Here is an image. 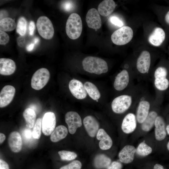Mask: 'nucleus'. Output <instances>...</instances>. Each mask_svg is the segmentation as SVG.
<instances>
[{
    "mask_svg": "<svg viewBox=\"0 0 169 169\" xmlns=\"http://www.w3.org/2000/svg\"><path fill=\"white\" fill-rule=\"evenodd\" d=\"M82 64L84 69L90 73L100 74L108 71L106 62L97 57L88 56L83 60Z\"/></svg>",
    "mask_w": 169,
    "mask_h": 169,
    "instance_id": "nucleus-1",
    "label": "nucleus"
},
{
    "mask_svg": "<svg viewBox=\"0 0 169 169\" xmlns=\"http://www.w3.org/2000/svg\"><path fill=\"white\" fill-rule=\"evenodd\" d=\"M66 32L68 37L76 39L80 36L82 30L81 18L77 13L71 14L68 17L66 24Z\"/></svg>",
    "mask_w": 169,
    "mask_h": 169,
    "instance_id": "nucleus-2",
    "label": "nucleus"
},
{
    "mask_svg": "<svg viewBox=\"0 0 169 169\" xmlns=\"http://www.w3.org/2000/svg\"><path fill=\"white\" fill-rule=\"evenodd\" d=\"M133 34V30L131 27L123 26L114 32L111 36V40L116 45H124L131 41Z\"/></svg>",
    "mask_w": 169,
    "mask_h": 169,
    "instance_id": "nucleus-3",
    "label": "nucleus"
},
{
    "mask_svg": "<svg viewBox=\"0 0 169 169\" xmlns=\"http://www.w3.org/2000/svg\"><path fill=\"white\" fill-rule=\"evenodd\" d=\"M37 29L40 35L46 39H50L54 34L53 25L50 20L47 17L42 16L37 19Z\"/></svg>",
    "mask_w": 169,
    "mask_h": 169,
    "instance_id": "nucleus-4",
    "label": "nucleus"
},
{
    "mask_svg": "<svg viewBox=\"0 0 169 169\" xmlns=\"http://www.w3.org/2000/svg\"><path fill=\"white\" fill-rule=\"evenodd\" d=\"M48 70L41 68L37 70L33 74L31 80L32 88L36 90L42 89L46 84L50 78Z\"/></svg>",
    "mask_w": 169,
    "mask_h": 169,
    "instance_id": "nucleus-5",
    "label": "nucleus"
},
{
    "mask_svg": "<svg viewBox=\"0 0 169 169\" xmlns=\"http://www.w3.org/2000/svg\"><path fill=\"white\" fill-rule=\"evenodd\" d=\"M132 103L131 96L122 95L115 98L111 103V108L113 111L117 114H121L127 110Z\"/></svg>",
    "mask_w": 169,
    "mask_h": 169,
    "instance_id": "nucleus-6",
    "label": "nucleus"
},
{
    "mask_svg": "<svg viewBox=\"0 0 169 169\" xmlns=\"http://www.w3.org/2000/svg\"><path fill=\"white\" fill-rule=\"evenodd\" d=\"M167 73L166 69L163 67H159L155 70L154 84L158 90H164L168 88L169 82L166 78Z\"/></svg>",
    "mask_w": 169,
    "mask_h": 169,
    "instance_id": "nucleus-7",
    "label": "nucleus"
},
{
    "mask_svg": "<svg viewBox=\"0 0 169 169\" xmlns=\"http://www.w3.org/2000/svg\"><path fill=\"white\" fill-rule=\"evenodd\" d=\"M65 121L68 126L69 131L71 134L75 133L77 128L82 125L80 115L75 111L67 112L65 115Z\"/></svg>",
    "mask_w": 169,
    "mask_h": 169,
    "instance_id": "nucleus-8",
    "label": "nucleus"
},
{
    "mask_svg": "<svg viewBox=\"0 0 169 169\" xmlns=\"http://www.w3.org/2000/svg\"><path fill=\"white\" fill-rule=\"evenodd\" d=\"M56 124V116L54 113L52 112L45 113L42 120L43 133L46 136L50 135L54 130Z\"/></svg>",
    "mask_w": 169,
    "mask_h": 169,
    "instance_id": "nucleus-9",
    "label": "nucleus"
},
{
    "mask_svg": "<svg viewBox=\"0 0 169 169\" xmlns=\"http://www.w3.org/2000/svg\"><path fill=\"white\" fill-rule=\"evenodd\" d=\"M69 87L72 94L76 99L82 100L86 97L87 92L84 85L80 81L75 79L71 80Z\"/></svg>",
    "mask_w": 169,
    "mask_h": 169,
    "instance_id": "nucleus-10",
    "label": "nucleus"
},
{
    "mask_svg": "<svg viewBox=\"0 0 169 169\" xmlns=\"http://www.w3.org/2000/svg\"><path fill=\"white\" fill-rule=\"evenodd\" d=\"M86 21L88 27L95 30L100 28L101 20L100 14L97 9L91 8L88 11L86 16Z\"/></svg>",
    "mask_w": 169,
    "mask_h": 169,
    "instance_id": "nucleus-11",
    "label": "nucleus"
},
{
    "mask_svg": "<svg viewBox=\"0 0 169 169\" xmlns=\"http://www.w3.org/2000/svg\"><path fill=\"white\" fill-rule=\"evenodd\" d=\"M15 93V89L11 85H6L2 89L0 93V107L8 105L13 100Z\"/></svg>",
    "mask_w": 169,
    "mask_h": 169,
    "instance_id": "nucleus-12",
    "label": "nucleus"
},
{
    "mask_svg": "<svg viewBox=\"0 0 169 169\" xmlns=\"http://www.w3.org/2000/svg\"><path fill=\"white\" fill-rule=\"evenodd\" d=\"M151 56L147 51H143L138 57L136 63V67L141 73H148L150 66Z\"/></svg>",
    "mask_w": 169,
    "mask_h": 169,
    "instance_id": "nucleus-13",
    "label": "nucleus"
},
{
    "mask_svg": "<svg viewBox=\"0 0 169 169\" xmlns=\"http://www.w3.org/2000/svg\"><path fill=\"white\" fill-rule=\"evenodd\" d=\"M83 123L88 135L91 137H95L99 128V123L96 118L92 115L87 116L84 118Z\"/></svg>",
    "mask_w": 169,
    "mask_h": 169,
    "instance_id": "nucleus-14",
    "label": "nucleus"
},
{
    "mask_svg": "<svg viewBox=\"0 0 169 169\" xmlns=\"http://www.w3.org/2000/svg\"><path fill=\"white\" fill-rule=\"evenodd\" d=\"M136 149L132 145L125 146L120 152L118 157L120 161L123 163L128 164L133 161Z\"/></svg>",
    "mask_w": 169,
    "mask_h": 169,
    "instance_id": "nucleus-15",
    "label": "nucleus"
},
{
    "mask_svg": "<svg viewBox=\"0 0 169 169\" xmlns=\"http://www.w3.org/2000/svg\"><path fill=\"white\" fill-rule=\"evenodd\" d=\"M8 144L9 148L14 152L17 153L21 150L22 139L19 132L14 131L10 133L8 138Z\"/></svg>",
    "mask_w": 169,
    "mask_h": 169,
    "instance_id": "nucleus-16",
    "label": "nucleus"
},
{
    "mask_svg": "<svg viewBox=\"0 0 169 169\" xmlns=\"http://www.w3.org/2000/svg\"><path fill=\"white\" fill-rule=\"evenodd\" d=\"M129 81V76L128 71L124 69L115 77L114 83L115 89L121 91L124 89L127 86Z\"/></svg>",
    "mask_w": 169,
    "mask_h": 169,
    "instance_id": "nucleus-17",
    "label": "nucleus"
},
{
    "mask_svg": "<svg viewBox=\"0 0 169 169\" xmlns=\"http://www.w3.org/2000/svg\"><path fill=\"white\" fill-rule=\"evenodd\" d=\"M14 61L8 58L0 59V74L4 75H9L13 74L16 69Z\"/></svg>",
    "mask_w": 169,
    "mask_h": 169,
    "instance_id": "nucleus-18",
    "label": "nucleus"
},
{
    "mask_svg": "<svg viewBox=\"0 0 169 169\" xmlns=\"http://www.w3.org/2000/svg\"><path fill=\"white\" fill-rule=\"evenodd\" d=\"M136 127V117L134 114L129 113L124 118L121 124V129L126 134L133 132Z\"/></svg>",
    "mask_w": 169,
    "mask_h": 169,
    "instance_id": "nucleus-19",
    "label": "nucleus"
},
{
    "mask_svg": "<svg viewBox=\"0 0 169 169\" xmlns=\"http://www.w3.org/2000/svg\"><path fill=\"white\" fill-rule=\"evenodd\" d=\"M96 138L100 140L99 142V146L102 150H107L110 149L112 145V141L103 129L99 130L96 134Z\"/></svg>",
    "mask_w": 169,
    "mask_h": 169,
    "instance_id": "nucleus-20",
    "label": "nucleus"
},
{
    "mask_svg": "<svg viewBox=\"0 0 169 169\" xmlns=\"http://www.w3.org/2000/svg\"><path fill=\"white\" fill-rule=\"evenodd\" d=\"M155 136L156 140L161 141L163 140L166 136L165 125L164 120L161 116H157L154 124Z\"/></svg>",
    "mask_w": 169,
    "mask_h": 169,
    "instance_id": "nucleus-21",
    "label": "nucleus"
},
{
    "mask_svg": "<svg viewBox=\"0 0 169 169\" xmlns=\"http://www.w3.org/2000/svg\"><path fill=\"white\" fill-rule=\"evenodd\" d=\"M165 38V33L163 30L159 27L155 28L150 35L148 40L152 45L158 46L163 42Z\"/></svg>",
    "mask_w": 169,
    "mask_h": 169,
    "instance_id": "nucleus-22",
    "label": "nucleus"
},
{
    "mask_svg": "<svg viewBox=\"0 0 169 169\" xmlns=\"http://www.w3.org/2000/svg\"><path fill=\"white\" fill-rule=\"evenodd\" d=\"M116 6L113 0H104L99 5L98 11L103 16L106 17L110 14L114 10Z\"/></svg>",
    "mask_w": 169,
    "mask_h": 169,
    "instance_id": "nucleus-23",
    "label": "nucleus"
},
{
    "mask_svg": "<svg viewBox=\"0 0 169 169\" xmlns=\"http://www.w3.org/2000/svg\"><path fill=\"white\" fill-rule=\"evenodd\" d=\"M150 108V104L148 101H140L136 112V119L139 123H142L144 121L149 113Z\"/></svg>",
    "mask_w": 169,
    "mask_h": 169,
    "instance_id": "nucleus-24",
    "label": "nucleus"
},
{
    "mask_svg": "<svg viewBox=\"0 0 169 169\" xmlns=\"http://www.w3.org/2000/svg\"><path fill=\"white\" fill-rule=\"evenodd\" d=\"M67 128L63 125L57 126L52 133L50 140L53 142H57L65 138L68 134Z\"/></svg>",
    "mask_w": 169,
    "mask_h": 169,
    "instance_id": "nucleus-25",
    "label": "nucleus"
},
{
    "mask_svg": "<svg viewBox=\"0 0 169 169\" xmlns=\"http://www.w3.org/2000/svg\"><path fill=\"white\" fill-rule=\"evenodd\" d=\"M157 116V113L155 111H151L149 112L144 121L142 123L141 125L142 129L145 131H150L154 125Z\"/></svg>",
    "mask_w": 169,
    "mask_h": 169,
    "instance_id": "nucleus-26",
    "label": "nucleus"
},
{
    "mask_svg": "<svg viewBox=\"0 0 169 169\" xmlns=\"http://www.w3.org/2000/svg\"><path fill=\"white\" fill-rule=\"evenodd\" d=\"M110 159L104 154L97 155L94 160L95 167L98 169L107 167L111 163Z\"/></svg>",
    "mask_w": 169,
    "mask_h": 169,
    "instance_id": "nucleus-27",
    "label": "nucleus"
},
{
    "mask_svg": "<svg viewBox=\"0 0 169 169\" xmlns=\"http://www.w3.org/2000/svg\"><path fill=\"white\" fill-rule=\"evenodd\" d=\"M87 93L93 100H98L100 97V94L97 87L91 82L87 81L84 84Z\"/></svg>",
    "mask_w": 169,
    "mask_h": 169,
    "instance_id": "nucleus-28",
    "label": "nucleus"
},
{
    "mask_svg": "<svg viewBox=\"0 0 169 169\" xmlns=\"http://www.w3.org/2000/svg\"><path fill=\"white\" fill-rule=\"evenodd\" d=\"M15 21L12 18L7 17L0 21V29L4 31H11L16 27Z\"/></svg>",
    "mask_w": 169,
    "mask_h": 169,
    "instance_id": "nucleus-29",
    "label": "nucleus"
},
{
    "mask_svg": "<svg viewBox=\"0 0 169 169\" xmlns=\"http://www.w3.org/2000/svg\"><path fill=\"white\" fill-rule=\"evenodd\" d=\"M23 116L28 126L30 128L33 127L36 118V114L32 109L26 108L23 112Z\"/></svg>",
    "mask_w": 169,
    "mask_h": 169,
    "instance_id": "nucleus-30",
    "label": "nucleus"
},
{
    "mask_svg": "<svg viewBox=\"0 0 169 169\" xmlns=\"http://www.w3.org/2000/svg\"><path fill=\"white\" fill-rule=\"evenodd\" d=\"M152 151V149L145 142L140 143L136 149V152L139 155L145 156L149 155Z\"/></svg>",
    "mask_w": 169,
    "mask_h": 169,
    "instance_id": "nucleus-31",
    "label": "nucleus"
},
{
    "mask_svg": "<svg viewBox=\"0 0 169 169\" xmlns=\"http://www.w3.org/2000/svg\"><path fill=\"white\" fill-rule=\"evenodd\" d=\"M27 27V21L26 19L23 17H20L17 25V32L20 36H24L26 32Z\"/></svg>",
    "mask_w": 169,
    "mask_h": 169,
    "instance_id": "nucleus-32",
    "label": "nucleus"
},
{
    "mask_svg": "<svg viewBox=\"0 0 169 169\" xmlns=\"http://www.w3.org/2000/svg\"><path fill=\"white\" fill-rule=\"evenodd\" d=\"M61 159L63 161H70L75 159L77 154L74 152L62 150L58 152Z\"/></svg>",
    "mask_w": 169,
    "mask_h": 169,
    "instance_id": "nucleus-33",
    "label": "nucleus"
},
{
    "mask_svg": "<svg viewBox=\"0 0 169 169\" xmlns=\"http://www.w3.org/2000/svg\"><path fill=\"white\" fill-rule=\"evenodd\" d=\"M42 128V120L40 118H38L33 127L32 131L33 136L34 138L39 139L41 136V130Z\"/></svg>",
    "mask_w": 169,
    "mask_h": 169,
    "instance_id": "nucleus-34",
    "label": "nucleus"
},
{
    "mask_svg": "<svg viewBox=\"0 0 169 169\" xmlns=\"http://www.w3.org/2000/svg\"><path fill=\"white\" fill-rule=\"evenodd\" d=\"M62 8L65 11L69 12L73 10L75 7L74 2L71 0L64 1L61 4Z\"/></svg>",
    "mask_w": 169,
    "mask_h": 169,
    "instance_id": "nucleus-35",
    "label": "nucleus"
},
{
    "mask_svg": "<svg viewBox=\"0 0 169 169\" xmlns=\"http://www.w3.org/2000/svg\"><path fill=\"white\" fill-rule=\"evenodd\" d=\"M81 162L79 161H74L69 164L61 167L59 169H81Z\"/></svg>",
    "mask_w": 169,
    "mask_h": 169,
    "instance_id": "nucleus-36",
    "label": "nucleus"
},
{
    "mask_svg": "<svg viewBox=\"0 0 169 169\" xmlns=\"http://www.w3.org/2000/svg\"><path fill=\"white\" fill-rule=\"evenodd\" d=\"M9 40V37L5 32L0 30V44L3 45L7 44Z\"/></svg>",
    "mask_w": 169,
    "mask_h": 169,
    "instance_id": "nucleus-37",
    "label": "nucleus"
},
{
    "mask_svg": "<svg viewBox=\"0 0 169 169\" xmlns=\"http://www.w3.org/2000/svg\"><path fill=\"white\" fill-rule=\"evenodd\" d=\"M109 19L110 22L115 26L122 27L124 25L122 20L116 16H111Z\"/></svg>",
    "mask_w": 169,
    "mask_h": 169,
    "instance_id": "nucleus-38",
    "label": "nucleus"
},
{
    "mask_svg": "<svg viewBox=\"0 0 169 169\" xmlns=\"http://www.w3.org/2000/svg\"><path fill=\"white\" fill-rule=\"evenodd\" d=\"M122 167V165L121 163L118 161H114L110 164L107 169H121Z\"/></svg>",
    "mask_w": 169,
    "mask_h": 169,
    "instance_id": "nucleus-39",
    "label": "nucleus"
},
{
    "mask_svg": "<svg viewBox=\"0 0 169 169\" xmlns=\"http://www.w3.org/2000/svg\"><path fill=\"white\" fill-rule=\"evenodd\" d=\"M23 138L28 140H30L33 137L32 132L28 129H25L23 132Z\"/></svg>",
    "mask_w": 169,
    "mask_h": 169,
    "instance_id": "nucleus-40",
    "label": "nucleus"
},
{
    "mask_svg": "<svg viewBox=\"0 0 169 169\" xmlns=\"http://www.w3.org/2000/svg\"><path fill=\"white\" fill-rule=\"evenodd\" d=\"M17 41L18 45L20 47H23L26 42L25 38L24 36H19L18 38Z\"/></svg>",
    "mask_w": 169,
    "mask_h": 169,
    "instance_id": "nucleus-41",
    "label": "nucleus"
},
{
    "mask_svg": "<svg viewBox=\"0 0 169 169\" xmlns=\"http://www.w3.org/2000/svg\"><path fill=\"white\" fill-rule=\"evenodd\" d=\"M29 33L30 35H33L35 29V25L33 21H30L29 24Z\"/></svg>",
    "mask_w": 169,
    "mask_h": 169,
    "instance_id": "nucleus-42",
    "label": "nucleus"
},
{
    "mask_svg": "<svg viewBox=\"0 0 169 169\" xmlns=\"http://www.w3.org/2000/svg\"><path fill=\"white\" fill-rule=\"evenodd\" d=\"M0 169H9L8 164L4 161L0 160Z\"/></svg>",
    "mask_w": 169,
    "mask_h": 169,
    "instance_id": "nucleus-43",
    "label": "nucleus"
},
{
    "mask_svg": "<svg viewBox=\"0 0 169 169\" xmlns=\"http://www.w3.org/2000/svg\"><path fill=\"white\" fill-rule=\"evenodd\" d=\"M0 20L7 17L8 15L7 12L3 10H1L0 11Z\"/></svg>",
    "mask_w": 169,
    "mask_h": 169,
    "instance_id": "nucleus-44",
    "label": "nucleus"
},
{
    "mask_svg": "<svg viewBox=\"0 0 169 169\" xmlns=\"http://www.w3.org/2000/svg\"><path fill=\"white\" fill-rule=\"evenodd\" d=\"M35 44L33 43H32L28 44L26 46V49L27 51H31L34 49Z\"/></svg>",
    "mask_w": 169,
    "mask_h": 169,
    "instance_id": "nucleus-45",
    "label": "nucleus"
},
{
    "mask_svg": "<svg viewBox=\"0 0 169 169\" xmlns=\"http://www.w3.org/2000/svg\"><path fill=\"white\" fill-rule=\"evenodd\" d=\"M6 138V136L4 134L1 133H0V143L1 144L3 143Z\"/></svg>",
    "mask_w": 169,
    "mask_h": 169,
    "instance_id": "nucleus-46",
    "label": "nucleus"
},
{
    "mask_svg": "<svg viewBox=\"0 0 169 169\" xmlns=\"http://www.w3.org/2000/svg\"><path fill=\"white\" fill-rule=\"evenodd\" d=\"M154 169H165L163 166L161 164H156L153 167Z\"/></svg>",
    "mask_w": 169,
    "mask_h": 169,
    "instance_id": "nucleus-47",
    "label": "nucleus"
},
{
    "mask_svg": "<svg viewBox=\"0 0 169 169\" xmlns=\"http://www.w3.org/2000/svg\"><path fill=\"white\" fill-rule=\"evenodd\" d=\"M165 20L166 22L169 24V11L165 15Z\"/></svg>",
    "mask_w": 169,
    "mask_h": 169,
    "instance_id": "nucleus-48",
    "label": "nucleus"
},
{
    "mask_svg": "<svg viewBox=\"0 0 169 169\" xmlns=\"http://www.w3.org/2000/svg\"><path fill=\"white\" fill-rule=\"evenodd\" d=\"M39 41V38L38 37H35L33 39V43L35 45L36 44H38Z\"/></svg>",
    "mask_w": 169,
    "mask_h": 169,
    "instance_id": "nucleus-49",
    "label": "nucleus"
},
{
    "mask_svg": "<svg viewBox=\"0 0 169 169\" xmlns=\"http://www.w3.org/2000/svg\"><path fill=\"white\" fill-rule=\"evenodd\" d=\"M167 134L169 135V125L167 126L166 128Z\"/></svg>",
    "mask_w": 169,
    "mask_h": 169,
    "instance_id": "nucleus-50",
    "label": "nucleus"
},
{
    "mask_svg": "<svg viewBox=\"0 0 169 169\" xmlns=\"http://www.w3.org/2000/svg\"><path fill=\"white\" fill-rule=\"evenodd\" d=\"M167 147L168 150L169 151V141L167 144Z\"/></svg>",
    "mask_w": 169,
    "mask_h": 169,
    "instance_id": "nucleus-51",
    "label": "nucleus"
}]
</instances>
